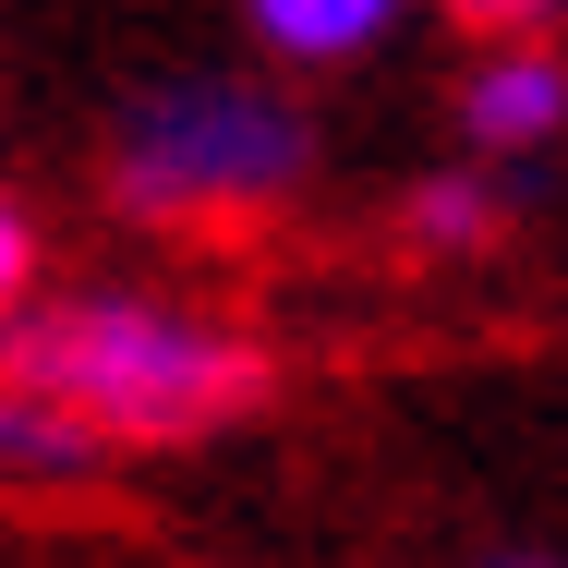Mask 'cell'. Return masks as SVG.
Wrapping results in <instances>:
<instances>
[{"mask_svg":"<svg viewBox=\"0 0 568 568\" xmlns=\"http://www.w3.org/2000/svg\"><path fill=\"white\" fill-rule=\"evenodd\" d=\"M484 568H557V557H484Z\"/></svg>","mask_w":568,"mask_h":568,"instance_id":"obj_9","label":"cell"},{"mask_svg":"<svg viewBox=\"0 0 568 568\" xmlns=\"http://www.w3.org/2000/svg\"><path fill=\"white\" fill-rule=\"evenodd\" d=\"M496 230H508V182L496 170H448V182L412 194V242L424 254H484Z\"/></svg>","mask_w":568,"mask_h":568,"instance_id":"obj_5","label":"cell"},{"mask_svg":"<svg viewBox=\"0 0 568 568\" xmlns=\"http://www.w3.org/2000/svg\"><path fill=\"white\" fill-rule=\"evenodd\" d=\"M557 121H568V61L532 49V37H508V49L459 85V133H471L484 158H532Z\"/></svg>","mask_w":568,"mask_h":568,"instance_id":"obj_3","label":"cell"},{"mask_svg":"<svg viewBox=\"0 0 568 568\" xmlns=\"http://www.w3.org/2000/svg\"><path fill=\"white\" fill-rule=\"evenodd\" d=\"M24 291H37V230H24V206L0 194V327L24 315Z\"/></svg>","mask_w":568,"mask_h":568,"instance_id":"obj_7","label":"cell"},{"mask_svg":"<svg viewBox=\"0 0 568 568\" xmlns=\"http://www.w3.org/2000/svg\"><path fill=\"white\" fill-rule=\"evenodd\" d=\"M0 387L85 424L98 448H170L266 399V351L170 291H61L0 327Z\"/></svg>","mask_w":568,"mask_h":568,"instance_id":"obj_1","label":"cell"},{"mask_svg":"<svg viewBox=\"0 0 568 568\" xmlns=\"http://www.w3.org/2000/svg\"><path fill=\"white\" fill-rule=\"evenodd\" d=\"M315 170V133L303 110H278L266 85H219V73H182V85H145L110 133V194L133 219H230V206H278L291 182Z\"/></svg>","mask_w":568,"mask_h":568,"instance_id":"obj_2","label":"cell"},{"mask_svg":"<svg viewBox=\"0 0 568 568\" xmlns=\"http://www.w3.org/2000/svg\"><path fill=\"white\" fill-rule=\"evenodd\" d=\"M459 24H545V12H568V0H448Z\"/></svg>","mask_w":568,"mask_h":568,"instance_id":"obj_8","label":"cell"},{"mask_svg":"<svg viewBox=\"0 0 568 568\" xmlns=\"http://www.w3.org/2000/svg\"><path fill=\"white\" fill-rule=\"evenodd\" d=\"M98 436L85 424H61V412H37V399H12L0 387V471H37V484H61V471H98Z\"/></svg>","mask_w":568,"mask_h":568,"instance_id":"obj_6","label":"cell"},{"mask_svg":"<svg viewBox=\"0 0 568 568\" xmlns=\"http://www.w3.org/2000/svg\"><path fill=\"white\" fill-rule=\"evenodd\" d=\"M242 12H254V37L278 61H363L412 0H242Z\"/></svg>","mask_w":568,"mask_h":568,"instance_id":"obj_4","label":"cell"}]
</instances>
